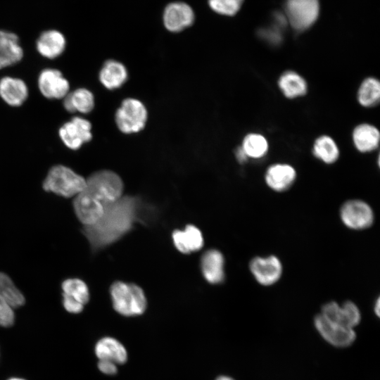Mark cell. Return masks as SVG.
Masks as SVG:
<instances>
[{
    "instance_id": "obj_1",
    "label": "cell",
    "mask_w": 380,
    "mask_h": 380,
    "mask_svg": "<svg viewBox=\"0 0 380 380\" xmlns=\"http://www.w3.org/2000/svg\"><path fill=\"white\" fill-rule=\"evenodd\" d=\"M140 202L132 196H121L110 205L94 224L83 227L82 233L91 250L99 251L126 234L140 217Z\"/></svg>"
},
{
    "instance_id": "obj_2",
    "label": "cell",
    "mask_w": 380,
    "mask_h": 380,
    "mask_svg": "<svg viewBox=\"0 0 380 380\" xmlns=\"http://www.w3.org/2000/svg\"><path fill=\"white\" fill-rule=\"evenodd\" d=\"M84 190L106 210L122 196L123 183L116 173L101 170L93 173L86 179Z\"/></svg>"
},
{
    "instance_id": "obj_3",
    "label": "cell",
    "mask_w": 380,
    "mask_h": 380,
    "mask_svg": "<svg viewBox=\"0 0 380 380\" xmlns=\"http://www.w3.org/2000/svg\"><path fill=\"white\" fill-rule=\"evenodd\" d=\"M110 293L114 310L123 316L140 315L146 309L145 294L136 284L115 281L111 285Z\"/></svg>"
},
{
    "instance_id": "obj_4",
    "label": "cell",
    "mask_w": 380,
    "mask_h": 380,
    "mask_svg": "<svg viewBox=\"0 0 380 380\" xmlns=\"http://www.w3.org/2000/svg\"><path fill=\"white\" fill-rule=\"evenodd\" d=\"M86 179L68 167L58 165L52 167L43 182V189L47 192L70 198L84 190Z\"/></svg>"
},
{
    "instance_id": "obj_5",
    "label": "cell",
    "mask_w": 380,
    "mask_h": 380,
    "mask_svg": "<svg viewBox=\"0 0 380 380\" xmlns=\"http://www.w3.org/2000/svg\"><path fill=\"white\" fill-rule=\"evenodd\" d=\"M339 217L346 228L362 231L373 225L375 215L372 206L364 200L349 199L341 205Z\"/></svg>"
},
{
    "instance_id": "obj_6",
    "label": "cell",
    "mask_w": 380,
    "mask_h": 380,
    "mask_svg": "<svg viewBox=\"0 0 380 380\" xmlns=\"http://www.w3.org/2000/svg\"><path fill=\"white\" fill-rule=\"evenodd\" d=\"M147 120V111L144 104L135 99L124 100L115 113V122L119 129L126 134L141 130Z\"/></svg>"
},
{
    "instance_id": "obj_7",
    "label": "cell",
    "mask_w": 380,
    "mask_h": 380,
    "mask_svg": "<svg viewBox=\"0 0 380 380\" xmlns=\"http://www.w3.org/2000/svg\"><path fill=\"white\" fill-rule=\"evenodd\" d=\"M248 267L256 282L263 286L277 284L284 272L281 260L273 254L253 257L249 262Z\"/></svg>"
},
{
    "instance_id": "obj_8",
    "label": "cell",
    "mask_w": 380,
    "mask_h": 380,
    "mask_svg": "<svg viewBox=\"0 0 380 380\" xmlns=\"http://www.w3.org/2000/svg\"><path fill=\"white\" fill-rule=\"evenodd\" d=\"M285 10L292 27L304 31L316 21L319 15V0H286Z\"/></svg>"
},
{
    "instance_id": "obj_9",
    "label": "cell",
    "mask_w": 380,
    "mask_h": 380,
    "mask_svg": "<svg viewBox=\"0 0 380 380\" xmlns=\"http://www.w3.org/2000/svg\"><path fill=\"white\" fill-rule=\"evenodd\" d=\"M314 325L322 338L335 347H348L355 342L357 337L354 329L333 322L320 313L315 317Z\"/></svg>"
},
{
    "instance_id": "obj_10",
    "label": "cell",
    "mask_w": 380,
    "mask_h": 380,
    "mask_svg": "<svg viewBox=\"0 0 380 380\" xmlns=\"http://www.w3.org/2000/svg\"><path fill=\"white\" fill-rule=\"evenodd\" d=\"M320 314L333 322L351 329L357 326L362 319L358 306L351 300L342 304L329 301L323 305Z\"/></svg>"
},
{
    "instance_id": "obj_11",
    "label": "cell",
    "mask_w": 380,
    "mask_h": 380,
    "mask_svg": "<svg viewBox=\"0 0 380 380\" xmlns=\"http://www.w3.org/2000/svg\"><path fill=\"white\" fill-rule=\"evenodd\" d=\"M91 123L87 120L75 117L60 128L59 136L66 146L77 150L91 139Z\"/></svg>"
},
{
    "instance_id": "obj_12",
    "label": "cell",
    "mask_w": 380,
    "mask_h": 380,
    "mask_svg": "<svg viewBox=\"0 0 380 380\" xmlns=\"http://www.w3.org/2000/svg\"><path fill=\"white\" fill-rule=\"evenodd\" d=\"M195 19L193 9L184 2L169 4L163 12V23L167 30L177 32L191 26Z\"/></svg>"
},
{
    "instance_id": "obj_13",
    "label": "cell",
    "mask_w": 380,
    "mask_h": 380,
    "mask_svg": "<svg viewBox=\"0 0 380 380\" xmlns=\"http://www.w3.org/2000/svg\"><path fill=\"white\" fill-rule=\"evenodd\" d=\"M296 177V170L292 165L275 163L267 167L265 174V182L272 191L284 192L291 187Z\"/></svg>"
},
{
    "instance_id": "obj_14",
    "label": "cell",
    "mask_w": 380,
    "mask_h": 380,
    "mask_svg": "<svg viewBox=\"0 0 380 380\" xmlns=\"http://www.w3.org/2000/svg\"><path fill=\"white\" fill-rule=\"evenodd\" d=\"M38 86L41 93L48 99L64 98L69 91L68 81L62 73L55 69L42 71L38 79Z\"/></svg>"
},
{
    "instance_id": "obj_15",
    "label": "cell",
    "mask_w": 380,
    "mask_h": 380,
    "mask_svg": "<svg viewBox=\"0 0 380 380\" xmlns=\"http://www.w3.org/2000/svg\"><path fill=\"white\" fill-rule=\"evenodd\" d=\"M72 206L76 217L84 227L96 222L105 211V209L84 190L75 196Z\"/></svg>"
},
{
    "instance_id": "obj_16",
    "label": "cell",
    "mask_w": 380,
    "mask_h": 380,
    "mask_svg": "<svg viewBox=\"0 0 380 380\" xmlns=\"http://www.w3.org/2000/svg\"><path fill=\"white\" fill-rule=\"evenodd\" d=\"M94 353L99 360H108L118 365L125 364L128 358L127 350L125 346L111 336L100 338L95 344Z\"/></svg>"
},
{
    "instance_id": "obj_17",
    "label": "cell",
    "mask_w": 380,
    "mask_h": 380,
    "mask_svg": "<svg viewBox=\"0 0 380 380\" xmlns=\"http://www.w3.org/2000/svg\"><path fill=\"white\" fill-rule=\"evenodd\" d=\"M201 267L205 279L209 283L218 284L224 280V258L218 250L206 251L201 258Z\"/></svg>"
},
{
    "instance_id": "obj_18",
    "label": "cell",
    "mask_w": 380,
    "mask_h": 380,
    "mask_svg": "<svg viewBox=\"0 0 380 380\" xmlns=\"http://www.w3.org/2000/svg\"><path fill=\"white\" fill-rule=\"evenodd\" d=\"M23 56V51L16 34L0 30V68L19 62Z\"/></svg>"
},
{
    "instance_id": "obj_19",
    "label": "cell",
    "mask_w": 380,
    "mask_h": 380,
    "mask_svg": "<svg viewBox=\"0 0 380 380\" xmlns=\"http://www.w3.org/2000/svg\"><path fill=\"white\" fill-rule=\"evenodd\" d=\"M27 94V87L23 80L11 77H5L0 80V96L8 105H22Z\"/></svg>"
},
{
    "instance_id": "obj_20",
    "label": "cell",
    "mask_w": 380,
    "mask_h": 380,
    "mask_svg": "<svg viewBox=\"0 0 380 380\" xmlns=\"http://www.w3.org/2000/svg\"><path fill=\"white\" fill-rule=\"evenodd\" d=\"M352 138L357 150L362 153H367L378 147L380 134L375 126L369 123H362L354 128Z\"/></svg>"
},
{
    "instance_id": "obj_21",
    "label": "cell",
    "mask_w": 380,
    "mask_h": 380,
    "mask_svg": "<svg viewBox=\"0 0 380 380\" xmlns=\"http://www.w3.org/2000/svg\"><path fill=\"white\" fill-rule=\"evenodd\" d=\"M173 242L178 251L183 253L200 250L203 246L201 231L194 225H187L184 230H175L172 233Z\"/></svg>"
},
{
    "instance_id": "obj_22",
    "label": "cell",
    "mask_w": 380,
    "mask_h": 380,
    "mask_svg": "<svg viewBox=\"0 0 380 380\" xmlns=\"http://www.w3.org/2000/svg\"><path fill=\"white\" fill-rule=\"evenodd\" d=\"M65 39L57 30H47L41 34L37 41L39 53L47 58L53 59L60 56L65 48Z\"/></svg>"
},
{
    "instance_id": "obj_23",
    "label": "cell",
    "mask_w": 380,
    "mask_h": 380,
    "mask_svg": "<svg viewBox=\"0 0 380 380\" xmlns=\"http://www.w3.org/2000/svg\"><path fill=\"white\" fill-rule=\"evenodd\" d=\"M278 86L285 97L296 99L303 96L308 91L305 80L293 70L284 72L278 80Z\"/></svg>"
},
{
    "instance_id": "obj_24",
    "label": "cell",
    "mask_w": 380,
    "mask_h": 380,
    "mask_svg": "<svg viewBox=\"0 0 380 380\" xmlns=\"http://www.w3.org/2000/svg\"><path fill=\"white\" fill-rule=\"evenodd\" d=\"M127 79V71L120 62L114 60L107 61L99 72V80L108 89L121 87Z\"/></svg>"
},
{
    "instance_id": "obj_25",
    "label": "cell",
    "mask_w": 380,
    "mask_h": 380,
    "mask_svg": "<svg viewBox=\"0 0 380 380\" xmlns=\"http://www.w3.org/2000/svg\"><path fill=\"white\" fill-rule=\"evenodd\" d=\"M63 106L70 113L80 112L87 113L92 110L94 99L92 93L87 89L80 88L64 97Z\"/></svg>"
},
{
    "instance_id": "obj_26",
    "label": "cell",
    "mask_w": 380,
    "mask_h": 380,
    "mask_svg": "<svg viewBox=\"0 0 380 380\" xmlns=\"http://www.w3.org/2000/svg\"><path fill=\"white\" fill-rule=\"evenodd\" d=\"M313 155L325 164L334 163L339 157V148L334 139L328 135L317 137L312 146Z\"/></svg>"
},
{
    "instance_id": "obj_27",
    "label": "cell",
    "mask_w": 380,
    "mask_h": 380,
    "mask_svg": "<svg viewBox=\"0 0 380 380\" xmlns=\"http://www.w3.org/2000/svg\"><path fill=\"white\" fill-rule=\"evenodd\" d=\"M380 99V83L373 77L365 79L357 91V101L365 108L374 107L379 103Z\"/></svg>"
},
{
    "instance_id": "obj_28",
    "label": "cell",
    "mask_w": 380,
    "mask_h": 380,
    "mask_svg": "<svg viewBox=\"0 0 380 380\" xmlns=\"http://www.w3.org/2000/svg\"><path fill=\"white\" fill-rule=\"evenodd\" d=\"M0 298L13 309L23 306L25 303L23 293L4 272H0Z\"/></svg>"
},
{
    "instance_id": "obj_29",
    "label": "cell",
    "mask_w": 380,
    "mask_h": 380,
    "mask_svg": "<svg viewBox=\"0 0 380 380\" xmlns=\"http://www.w3.org/2000/svg\"><path fill=\"white\" fill-rule=\"evenodd\" d=\"M241 147L248 158L260 159L267 153L269 144L261 134L249 133L243 138Z\"/></svg>"
},
{
    "instance_id": "obj_30",
    "label": "cell",
    "mask_w": 380,
    "mask_h": 380,
    "mask_svg": "<svg viewBox=\"0 0 380 380\" xmlns=\"http://www.w3.org/2000/svg\"><path fill=\"white\" fill-rule=\"evenodd\" d=\"M63 293L70 296L85 305L89 300V291L87 284L78 278H68L61 284Z\"/></svg>"
},
{
    "instance_id": "obj_31",
    "label": "cell",
    "mask_w": 380,
    "mask_h": 380,
    "mask_svg": "<svg viewBox=\"0 0 380 380\" xmlns=\"http://www.w3.org/2000/svg\"><path fill=\"white\" fill-rule=\"evenodd\" d=\"M243 0H208V4L215 12L225 15H234L240 9Z\"/></svg>"
},
{
    "instance_id": "obj_32",
    "label": "cell",
    "mask_w": 380,
    "mask_h": 380,
    "mask_svg": "<svg viewBox=\"0 0 380 380\" xmlns=\"http://www.w3.org/2000/svg\"><path fill=\"white\" fill-rule=\"evenodd\" d=\"M14 309L0 298V327H10L15 322Z\"/></svg>"
},
{
    "instance_id": "obj_33",
    "label": "cell",
    "mask_w": 380,
    "mask_h": 380,
    "mask_svg": "<svg viewBox=\"0 0 380 380\" xmlns=\"http://www.w3.org/2000/svg\"><path fill=\"white\" fill-rule=\"evenodd\" d=\"M62 304L65 310L73 314H77L82 312L84 305L70 297L68 295L62 293Z\"/></svg>"
},
{
    "instance_id": "obj_34",
    "label": "cell",
    "mask_w": 380,
    "mask_h": 380,
    "mask_svg": "<svg viewBox=\"0 0 380 380\" xmlns=\"http://www.w3.org/2000/svg\"><path fill=\"white\" fill-rule=\"evenodd\" d=\"M97 366L99 370L106 375H115L118 372V365L108 360H99Z\"/></svg>"
},
{
    "instance_id": "obj_35",
    "label": "cell",
    "mask_w": 380,
    "mask_h": 380,
    "mask_svg": "<svg viewBox=\"0 0 380 380\" xmlns=\"http://www.w3.org/2000/svg\"><path fill=\"white\" fill-rule=\"evenodd\" d=\"M236 157L238 161L241 163H245L248 159V157L246 156L241 146L238 148L236 151Z\"/></svg>"
},
{
    "instance_id": "obj_36",
    "label": "cell",
    "mask_w": 380,
    "mask_h": 380,
    "mask_svg": "<svg viewBox=\"0 0 380 380\" xmlns=\"http://www.w3.org/2000/svg\"><path fill=\"white\" fill-rule=\"evenodd\" d=\"M374 312L378 317H379L380 300L379 297L376 298V302L374 303Z\"/></svg>"
},
{
    "instance_id": "obj_37",
    "label": "cell",
    "mask_w": 380,
    "mask_h": 380,
    "mask_svg": "<svg viewBox=\"0 0 380 380\" xmlns=\"http://www.w3.org/2000/svg\"><path fill=\"white\" fill-rule=\"evenodd\" d=\"M215 380H234V379L230 376L222 375V376H218Z\"/></svg>"
},
{
    "instance_id": "obj_38",
    "label": "cell",
    "mask_w": 380,
    "mask_h": 380,
    "mask_svg": "<svg viewBox=\"0 0 380 380\" xmlns=\"http://www.w3.org/2000/svg\"><path fill=\"white\" fill-rule=\"evenodd\" d=\"M7 380H26V379H25L23 378H20V377H11V378H9Z\"/></svg>"
}]
</instances>
